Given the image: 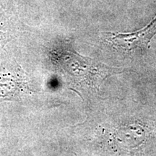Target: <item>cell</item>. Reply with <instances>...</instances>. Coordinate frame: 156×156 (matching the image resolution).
Returning a JSON list of instances; mask_svg holds the SVG:
<instances>
[{"label": "cell", "mask_w": 156, "mask_h": 156, "mask_svg": "<svg viewBox=\"0 0 156 156\" xmlns=\"http://www.w3.org/2000/svg\"><path fill=\"white\" fill-rule=\"evenodd\" d=\"M156 34V16L144 28L129 34L106 33V38L117 50L125 53L142 52Z\"/></svg>", "instance_id": "obj_1"}]
</instances>
